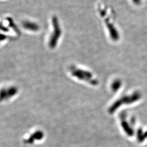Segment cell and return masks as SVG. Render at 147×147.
Returning a JSON list of instances; mask_svg holds the SVG:
<instances>
[]
</instances>
